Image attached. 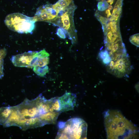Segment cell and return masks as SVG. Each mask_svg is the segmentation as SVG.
<instances>
[{"label": "cell", "instance_id": "obj_13", "mask_svg": "<svg viewBox=\"0 0 139 139\" xmlns=\"http://www.w3.org/2000/svg\"><path fill=\"white\" fill-rule=\"evenodd\" d=\"M61 20L63 24V27L66 30H68L70 28V18L67 12H65L61 16Z\"/></svg>", "mask_w": 139, "mask_h": 139}, {"label": "cell", "instance_id": "obj_6", "mask_svg": "<svg viewBox=\"0 0 139 139\" xmlns=\"http://www.w3.org/2000/svg\"><path fill=\"white\" fill-rule=\"evenodd\" d=\"M38 53V51H29L14 55L12 57L11 61L16 67L33 68Z\"/></svg>", "mask_w": 139, "mask_h": 139}, {"label": "cell", "instance_id": "obj_11", "mask_svg": "<svg viewBox=\"0 0 139 139\" xmlns=\"http://www.w3.org/2000/svg\"><path fill=\"white\" fill-rule=\"evenodd\" d=\"M99 57L106 65L109 64L111 60L109 52L106 50L101 51L98 54Z\"/></svg>", "mask_w": 139, "mask_h": 139}, {"label": "cell", "instance_id": "obj_8", "mask_svg": "<svg viewBox=\"0 0 139 139\" xmlns=\"http://www.w3.org/2000/svg\"><path fill=\"white\" fill-rule=\"evenodd\" d=\"M49 54L45 49L38 52L37 56L33 65V67L34 66L42 67L47 65L49 62Z\"/></svg>", "mask_w": 139, "mask_h": 139}, {"label": "cell", "instance_id": "obj_20", "mask_svg": "<svg viewBox=\"0 0 139 139\" xmlns=\"http://www.w3.org/2000/svg\"><path fill=\"white\" fill-rule=\"evenodd\" d=\"M114 0H107L106 2L107 3H110V5L112 4L114 2Z\"/></svg>", "mask_w": 139, "mask_h": 139}, {"label": "cell", "instance_id": "obj_16", "mask_svg": "<svg viewBox=\"0 0 139 139\" xmlns=\"http://www.w3.org/2000/svg\"><path fill=\"white\" fill-rule=\"evenodd\" d=\"M109 5L106 1H101L98 3L97 6L98 10L100 11H103L106 10Z\"/></svg>", "mask_w": 139, "mask_h": 139}, {"label": "cell", "instance_id": "obj_5", "mask_svg": "<svg viewBox=\"0 0 139 139\" xmlns=\"http://www.w3.org/2000/svg\"><path fill=\"white\" fill-rule=\"evenodd\" d=\"M106 66L107 72L118 78L128 77L133 68L128 54L111 59Z\"/></svg>", "mask_w": 139, "mask_h": 139}, {"label": "cell", "instance_id": "obj_3", "mask_svg": "<svg viewBox=\"0 0 139 139\" xmlns=\"http://www.w3.org/2000/svg\"><path fill=\"white\" fill-rule=\"evenodd\" d=\"M56 139H85L86 138L87 125L83 119H70L66 122H59Z\"/></svg>", "mask_w": 139, "mask_h": 139}, {"label": "cell", "instance_id": "obj_10", "mask_svg": "<svg viewBox=\"0 0 139 139\" xmlns=\"http://www.w3.org/2000/svg\"><path fill=\"white\" fill-rule=\"evenodd\" d=\"M11 112V107L0 108V125H3L8 118Z\"/></svg>", "mask_w": 139, "mask_h": 139}, {"label": "cell", "instance_id": "obj_4", "mask_svg": "<svg viewBox=\"0 0 139 139\" xmlns=\"http://www.w3.org/2000/svg\"><path fill=\"white\" fill-rule=\"evenodd\" d=\"M4 22L11 30L19 33H31L33 30L36 21L33 17L16 13L8 15Z\"/></svg>", "mask_w": 139, "mask_h": 139}, {"label": "cell", "instance_id": "obj_19", "mask_svg": "<svg viewBox=\"0 0 139 139\" xmlns=\"http://www.w3.org/2000/svg\"><path fill=\"white\" fill-rule=\"evenodd\" d=\"M56 34L58 36L61 38L64 39L66 38L65 34L61 28L57 29Z\"/></svg>", "mask_w": 139, "mask_h": 139}, {"label": "cell", "instance_id": "obj_9", "mask_svg": "<svg viewBox=\"0 0 139 139\" xmlns=\"http://www.w3.org/2000/svg\"><path fill=\"white\" fill-rule=\"evenodd\" d=\"M60 113L58 112L49 111L40 115L39 117L44 125L55 124Z\"/></svg>", "mask_w": 139, "mask_h": 139}, {"label": "cell", "instance_id": "obj_14", "mask_svg": "<svg viewBox=\"0 0 139 139\" xmlns=\"http://www.w3.org/2000/svg\"><path fill=\"white\" fill-rule=\"evenodd\" d=\"M6 54V51L5 48L0 50V78H2L4 76L3 71L4 60Z\"/></svg>", "mask_w": 139, "mask_h": 139}, {"label": "cell", "instance_id": "obj_18", "mask_svg": "<svg viewBox=\"0 0 139 139\" xmlns=\"http://www.w3.org/2000/svg\"><path fill=\"white\" fill-rule=\"evenodd\" d=\"M72 2L73 0H59L57 2L61 7L65 9Z\"/></svg>", "mask_w": 139, "mask_h": 139}, {"label": "cell", "instance_id": "obj_1", "mask_svg": "<svg viewBox=\"0 0 139 139\" xmlns=\"http://www.w3.org/2000/svg\"><path fill=\"white\" fill-rule=\"evenodd\" d=\"M40 97L32 100H24L17 106L11 107L7 121L11 126H17L23 130L39 127L43 125L39 118Z\"/></svg>", "mask_w": 139, "mask_h": 139}, {"label": "cell", "instance_id": "obj_2", "mask_svg": "<svg viewBox=\"0 0 139 139\" xmlns=\"http://www.w3.org/2000/svg\"><path fill=\"white\" fill-rule=\"evenodd\" d=\"M108 139H134L138 138L136 126L119 111L107 110L103 113Z\"/></svg>", "mask_w": 139, "mask_h": 139}, {"label": "cell", "instance_id": "obj_7", "mask_svg": "<svg viewBox=\"0 0 139 139\" xmlns=\"http://www.w3.org/2000/svg\"><path fill=\"white\" fill-rule=\"evenodd\" d=\"M58 99L60 113L73 110L76 105V96L72 93L66 92Z\"/></svg>", "mask_w": 139, "mask_h": 139}, {"label": "cell", "instance_id": "obj_15", "mask_svg": "<svg viewBox=\"0 0 139 139\" xmlns=\"http://www.w3.org/2000/svg\"><path fill=\"white\" fill-rule=\"evenodd\" d=\"M58 98V97H57L53 98V100L51 104V107L49 109V111H56L60 112V105Z\"/></svg>", "mask_w": 139, "mask_h": 139}, {"label": "cell", "instance_id": "obj_17", "mask_svg": "<svg viewBox=\"0 0 139 139\" xmlns=\"http://www.w3.org/2000/svg\"><path fill=\"white\" fill-rule=\"evenodd\" d=\"M129 41L132 44L139 47V33L134 34L129 38Z\"/></svg>", "mask_w": 139, "mask_h": 139}, {"label": "cell", "instance_id": "obj_22", "mask_svg": "<svg viewBox=\"0 0 139 139\" xmlns=\"http://www.w3.org/2000/svg\"><path fill=\"white\" fill-rule=\"evenodd\" d=\"M135 88L137 90H138V83L137 84H136L135 86Z\"/></svg>", "mask_w": 139, "mask_h": 139}, {"label": "cell", "instance_id": "obj_21", "mask_svg": "<svg viewBox=\"0 0 139 139\" xmlns=\"http://www.w3.org/2000/svg\"><path fill=\"white\" fill-rule=\"evenodd\" d=\"M108 9L110 11L113 8V7L111 5H109L108 7Z\"/></svg>", "mask_w": 139, "mask_h": 139}, {"label": "cell", "instance_id": "obj_12", "mask_svg": "<svg viewBox=\"0 0 139 139\" xmlns=\"http://www.w3.org/2000/svg\"><path fill=\"white\" fill-rule=\"evenodd\" d=\"M34 72L38 76L43 77L49 72V68L47 65L43 67L34 66L33 67Z\"/></svg>", "mask_w": 139, "mask_h": 139}]
</instances>
